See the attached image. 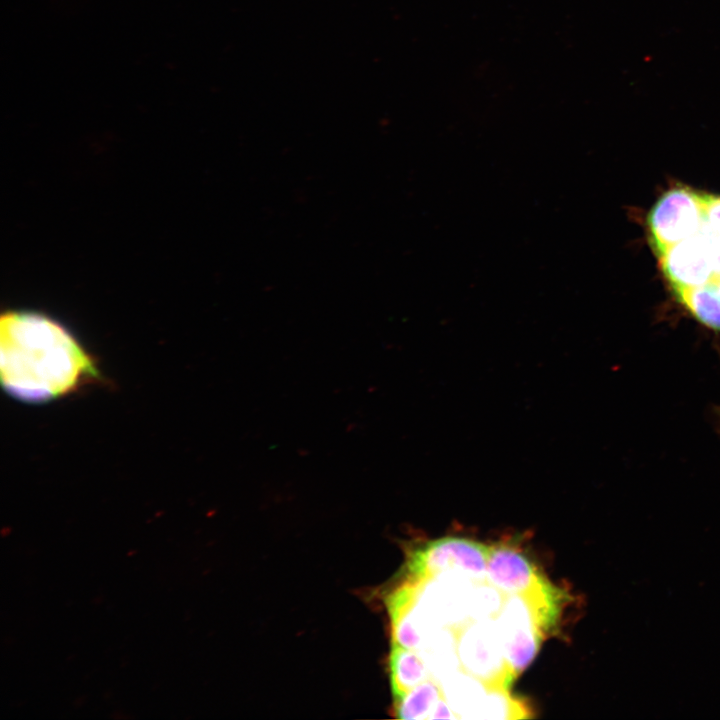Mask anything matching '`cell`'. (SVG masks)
<instances>
[{"label":"cell","mask_w":720,"mask_h":720,"mask_svg":"<svg viewBox=\"0 0 720 720\" xmlns=\"http://www.w3.org/2000/svg\"><path fill=\"white\" fill-rule=\"evenodd\" d=\"M0 372L17 400L43 403L100 375L91 355L58 321L33 311H7L0 319Z\"/></svg>","instance_id":"1"},{"label":"cell","mask_w":720,"mask_h":720,"mask_svg":"<svg viewBox=\"0 0 720 720\" xmlns=\"http://www.w3.org/2000/svg\"><path fill=\"white\" fill-rule=\"evenodd\" d=\"M561 603L507 595L494 618L507 664L515 677L535 658L559 616Z\"/></svg>","instance_id":"2"},{"label":"cell","mask_w":720,"mask_h":720,"mask_svg":"<svg viewBox=\"0 0 720 720\" xmlns=\"http://www.w3.org/2000/svg\"><path fill=\"white\" fill-rule=\"evenodd\" d=\"M491 548L467 538H439L411 553L407 561V576L414 580H428L450 575L474 582L486 581Z\"/></svg>","instance_id":"3"},{"label":"cell","mask_w":720,"mask_h":720,"mask_svg":"<svg viewBox=\"0 0 720 720\" xmlns=\"http://www.w3.org/2000/svg\"><path fill=\"white\" fill-rule=\"evenodd\" d=\"M461 669L488 688L509 689L515 676L504 656L494 619L473 620L457 635Z\"/></svg>","instance_id":"4"},{"label":"cell","mask_w":720,"mask_h":720,"mask_svg":"<svg viewBox=\"0 0 720 720\" xmlns=\"http://www.w3.org/2000/svg\"><path fill=\"white\" fill-rule=\"evenodd\" d=\"M704 221V194L686 187L664 193L648 215V228L658 255L697 234Z\"/></svg>","instance_id":"5"},{"label":"cell","mask_w":720,"mask_h":720,"mask_svg":"<svg viewBox=\"0 0 720 720\" xmlns=\"http://www.w3.org/2000/svg\"><path fill=\"white\" fill-rule=\"evenodd\" d=\"M486 581L505 595L533 597L553 589L545 576L520 551L509 546H492Z\"/></svg>","instance_id":"6"},{"label":"cell","mask_w":720,"mask_h":720,"mask_svg":"<svg viewBox=\"0 0 720 720\" xmlns=\"http://www.w3.org/2000/svg\"><path fill=\"white\" fill-rule=\"evenodd\" d=\"M663 273L674 291L690 289L715 278L713 261L699 231L659 254Z\"/></svg>","instance_id":"7"},{"label":"cell","mask_w":720,"mask_h":720,"mask_svg":"<svg viewBox=\"0 0 720 720\" xmlns=\"http://www.w3.org/2000/svg\"><path fill=\"white\" fill-rule=\"evenodd\" d=\"M443 695L458 719H480L488 687L459 669L442 681Z\"/></svg>","instance_id":"8"},{"label":"cell","mask_w":720,"mask_h":720,"mask_svg":"<svg viewBox=\"0 0 720 720\" xmlns=\"http://www.w3.org/2000/svg\"><path fill=\"white\" fill-rule=\"evenodd\" d=\"M390 674L394 702L416 686L432 679L427 665L417 652L393 644L390 654Z\"/></svg>","instance_id":"9"},{"label":"cell","mask_w":720,"mask_h":720,"mask_svg":"<svg viewBox=\"0 0 720 720\" xmlns=\"http://www.w3.org/2000/svg\"><path fill=\"white\" fill-rule=\"evenodd\" d=\"M674 293L679 302L698 321L720 331V289L714 281Z\"/></svg>","instance_id":"10"},{"label":"cell","mask_w":720,"mask_h":720,"mask_svg":"<svg viewBox=\"0 0 720 720\" xmlns=\"http://www.w3.org/2000/svg\"><path fill=\"white\" fill-rule=\"evenodd\" d=\"M443 695L440 684L429 679L395 701V712L403 719H430L432 711Z\"/></svg>","instance_id":"11"},{"label":"cell","mask_w":720,"mask_h":720,"mask_svg":"<svg viewBox=\"0 0 720 720\" xmlns=\"http://www.w3.org/2000/svg\"><path fill=\"white\" fill-rule=\"evenodd\" d=\"M529 712L521 700L510 695L509 689L488 688L480 719L528 718Z\"/></svg>","instance_id":"12"},{"label":"cell","mask_w":720,"mask_h":720,"mask_svg":"<svg viewBox=\"0 0 720 720\" xmlns=\"http://www.w3.org/2000/svg\"><path fill=\"white\" fill-rule=\"evenodd\" d=\"M705 220L720 233V196L704 194Z\"/></svg>","instance_id":"13"},{"label":"cell","mask_w":720,"mask_h":720,"mask_svg":"<svg viewBox=\"0 0 720 720\" xmlns=\"http://www.w3.org/2000/svg\"><path fill=\"white\" fill-rule=\"evenodd\" d=\"M430 719H458V717L446 701L444 695H442L436 703Z\"/></svg>","instance_id":"14"},{"label":"cell","mask_w":720,"mask_h":720,"mask_svg":"<svg viewBox=\"0 0 720 720\" xmlns=\"http://www.w3.org/2000/svg\"><path fill=\"white\" fill-rule=\"evenodd\" d=\"M713 281L718 285V287L720 289V274L715 276Z\"/></svg>","instance_id":"15"}]
</instances>
